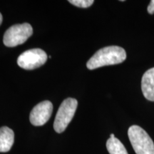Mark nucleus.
I'll return each instance as SVG.
<instances>
[{
	"instance_id": "3",
	"label": "nucleus",
	"mask_w": 154,
	"mask_h": 154,
	"mask_svg": "<svg viewBox=\"0 0 154 154\" xmlns=\"http://www.w3.org/2000/svg\"><path fill=\"white\" fill-rule=\"evenodd\" d=\"M77 106V100L72 98H68L61 103L54 123V128L56 132L61 134L64 131L74 117Z\"/></svg>"
},
{
	"instance_id": "5",
	"label": "nucleus",
	"mask_w": 154,
	"mask_h": 154,
	"mask_svg": "<svg viewBox=\"0 0 154 154\" xmlns=\"http://www.w3.org/2000/svg\"><path fill=\"white\" fill-rule=\"evenodd\" d=\"M47 60V55L45 51L41 49H32L21 54L17 59V63L21 68L32 70L42 66Z\"/></svg>"
},
{
	"instance_id": "7",
	"label": "nucleus",
	"mask_w": 154,
	"mask_h": 154,
	"mask_svg": "<svg viewBox=\"0 0 154 154\" xmlns=\"http://www.w3.org/2000/svg\"><path fill=\"white\" fill-rule=\"evenodd\" d=\"M141 89L146 99L154 101V67L144 73L141 79Z\"/></svg>"
},
{
	"instance_id": "2",
	"label": "nucleus",
	"mask_w": 154,
	"mask_h": 154,
	"mask_svg": "<svg viewBox=\"0 0 154 154\" xmlns=\"http://www.w3.org/2000/svg\"><path fill=\"white\" fill-rule=\"evenodd\" d=\"M128 136L136 154H154V143L141 127L133 125L128 128Z\"/></svg>"
},
{
	"instance_id": "13",
	"label": "nucleus",
	"mask_w": 154,
	"mask_h": 154,
	"mask_svg": "<svg viewBox=\"0 0 154 154\" xmlns=\"http://www.w3.org/2000/svg\"><path fill=\"white\" fill-rule=\"evenodd\" d=\"M115 137V136H114V134H111V136H110V138H114Z\"/></svg>"
},
{
	"instance_id": "11",
	"label": "nucleus",
	"mask_w": 154,
	"mask_h": 154,
	"mask_svg": "<svg viewBox=\"0 0 154 154\" xmlns=\"http://www.w3.org/2000/svg\"><path fill=\"white\" fill-rule=\"evenodd\" d=\"M148 12L149 13V14H153L154 13V0H151V2H150L149 7H148Z\"/></svg>"
},
{
	"instance_id": "1",
	"label": "nucleus",
	"mask_w": 154,
	"mask_h": 154,
	"mask_svg": "<svg viewBox=\"0 0 154 154\" xmlns=\"http://www.w3.org/2000/svg\"><path fill=\"white\" fill-rule=\"evenodd\" d=\"M126 59V51L118 46H110L97 51L87 61L86 66L90 70L109 65L119 64Z\"/></svg>"
},
{
	"instance_id": "12",
	"label": "nucleus",
	"mask_w": 154,
	"mask_h": 154,
	"mask_svg": "<svg viewBox=\"0 0 154 154\" xmlns=\"http://www.w3.org/2000/svg\"><path fill=\"white\" fill-rule=\"evenodd\" d=\"M2 19H3V18H2V15L1 13H0V25H1L2 22Z\"/></svg>"
},
{
	"instance_id": "6",
	"label": "nucleus",
	"mask_w": 154,
	"mask_h": 154,
	"mask_svg": "<svg viewBox=\"0 0 154 154\" xmlns=\"http://www.w3.org/2000/svg\"><path fill=\"white\" fill-rule=\"evenodd\" d=\"M53 105L49 101H44L34 107L30 113L31 124L35 126H43L52 114Z\"/></svg>"
},
{
	"instance_id": "4",
	"label": "nucleus",
	"mask_w": 154,
	"mask_h": 154,
	"mask_svg": "<svg viewBox=\"0 0 154 154\" xmlns=\"http://www.w3.org/2000/svg\"><path fill=\"white\" fill-rule=\"evenodd\" d=\"M33 34V29L28 23L15 24L6 31L3 42L6 47H14L24 44Z\"/></svg>"
},
{
	"instance_id": "10",
	"label": "nucleus",
	"mask_w": 154,
	"mask_h": 154,
	"mask_svg": "<svg viewBox=\"0 0 154 154\" xmlns=\"http://www.w3.org/2000/svg\"><path fill=\"white\" fill-rule=\"evenodd\" d=\"M69 3L81 8H88L94 2V0H69Z\"/></svg>"
},
{
	"instance_id": "8",
	"label": "nucleus",
	"mask_w": 154,
	"mask_h": 154,
	"mask_svg": "<svg viewBox=\"0 0 154 154\" xmlns=\"http://www.w3.org/2000/svg\"><path fill=\"white\" fill-rule=\"evenodd\" d=\"M14 141V131L7 126L2 127L0 128V152H8L13 146Z\"/></svg>"
},
{
	"instance_id": "9",
	"label": "nucleus",
	"mask_w": 154,
	"mask_h": 154,
	"mask_svg": "<svg viewBox=\"0 0 154 154\" xmlns=\"http://www.w3.org/2000/svg\"><path fill=\"white\" fill-rule=\"evenodd\" d=\"M106 149L110 154H128L124 144L116 137L108 139Z\"/></svg>"
}]
</instances>
